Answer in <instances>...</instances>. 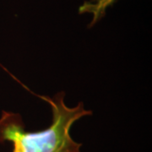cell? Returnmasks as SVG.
<instances>
[{
    "instance_id": "cell-1",
    "label": "cell",
    "mask_w": 152,
    "mask_h": 152,
    "mask_svg": "<svg viewBox=\"0 0 152 152\" xmlns=\"http://www.w3.org/2000/svg\"><path fill=\"white\" fill-rule=\"evenodd\" d=\"M64 95L59 93L53 99L44 98L51 105L53 122L48 128L38 132H26L14 115H6L0 121V140L13 144V152H80L82 144L70 135L72 125L91 112L80 102L75 107H67Z\"/></svg>"
},
{
    "instance_id": "cell-2",
    "label": "cell",
    "mask_w": 152,
    "mask_h": 152,
    "mask_svg": "<svg viewBox=\"0 0 152 152\" xmlns=\"http://www.w3.org/2000/svg\"><path fill=\"white\" fill-rule=\"evenodd\" d=\"M116 0H88L80 7V14H91L92 21L91 26L96 24L105 15L107 10L115 3Z\"/></svg>"
}]
</instances>
